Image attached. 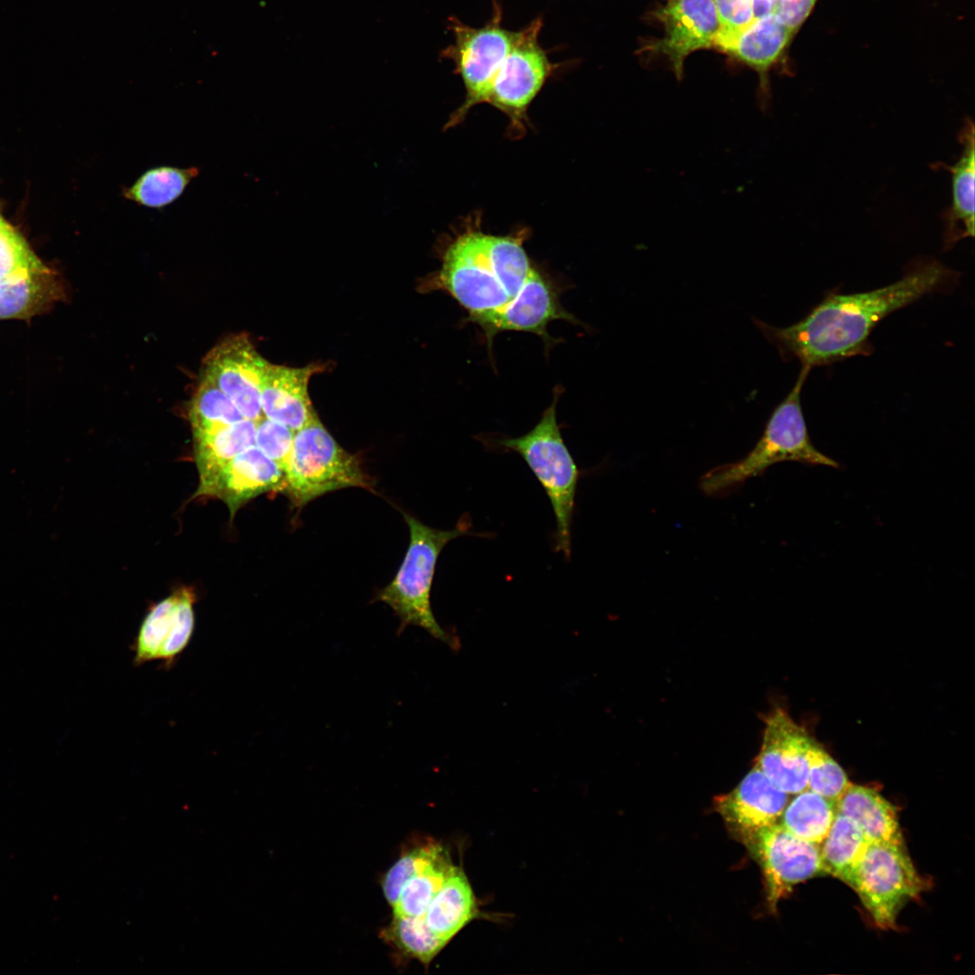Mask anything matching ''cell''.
<instances>
[{"mask_svg": "<svg viewBox=\"0 0 975 975\" xmlns=\"http://www.w3.org/2000/svg\"><path fill=\"white\" fill-rule=\"evenodd\" d=\"M959 277L958 272L924 256L912 261L899 280L886 286L850 294L830 293L790 326L775 327L758 319L753 321L784 360L795 358L812 369L869 355L873 350L870 334L881 320L924 296L953 289Z\"/></svg>", "mask_w": 975, "mask_h": 975, "instance_id": "1", "label": "cell"}, {"mask_svg": "<svg viewBox=\"0 0 975 975\" xmlns=\"http://www.w3.org/2000/svg\"><path fill=\"white\" fill-rule=\"evenodd\" d=\"M524 238L488 235L469 226L444 245L440 269L421 289L447 292L469 313V321L493 312L517 294L533 268Z\"/></svg>", "mask_w": 975, "mask_h": 975, "instance_id": "2", "label": "cell"}, {"mask_svg": "<svg viewBox=\"0 0 975 975\" xmlns=\"http://www.w3.org/2000/svg\"><path fill=\"white\" fill-rule=\"evenodd\" d=\"M810 370L802 366L794 386L774 409L760 439L744 458L719 465L701 477L699 484L703 493L712 497L729 495L748 479L764 474L770 466L782 461L840 468L838 461L812 444L807 430L801 393Z\"/></svg>", "mask_w": 975, "mask_h": 975, "instance_id": "3", "label": "cell"}, {"mask_svg": "<svg viewBox=\"0 0 975 975\" xmlns=\"http://www.w3.org/2000/svg\"><path fill=\"white\" fill-rule=\"evenodd\" d=\"M410 542L404 561L392 581L382 589L376 600L388 605L400 620L397 634L407 626H418L452 649L459 641L437 622L431 607V590L438 557L451 540L469 534L470 520L463 515L455 528H432L404 513Z\"/></svg>", "mask_w": 975, "mask_h": 975, "instance_id": "4", "label": "cell"}, {"mask_svg": "<svg viewBox=\"0 0 975 975\" xmlns=\"http://www.w3.org/2000/svg\"><path fill=\"white\" fill-rule=\"evenodd\" d=\"M561 392L559 387L554 390L551 405L531 431L494 442L496 447L518 453L543 488L555 517V550L570 559L579 469L557 422L556 405Z\"/></svg>", "mask_w": 975, "mask_h": 975, "instance_id": "5", "label": "cell"}, {"mask_svg": "<svg viewBox=\"0 0 975 975\" xmlns=\"http://www.w3.org/2000/svg\"><path fill=\"white\" fill-rule=\"evenodd\" d=\"M348 487L371 488L372 483L358 459L336 441L314 412L294 432L282 492L293 506L302 507L322 494Z\"/></svg>", "mask_w": 975, "mask_h": 975, "instance_id": "6", "label": "cell"}, {"mask_svg": "<svg viewBox=\"0 0 975 975\" xmlns=\"http://www.w3.org/2000/svg\"><path fill=\"white\" fill-rule=\"evenodd\" d=\"M502 8L494 1L491 18L481 27L450 18L453 42L441 57L450 60L463 81L466 95L462 105L450 116L446 128L458 125L474 106L485 103L495 77L511 50L517 31L502 25Z\"/></svg>", "mask_w": 975, "mask_h": 975, "instance_id": "7", "label": "cell"}, {"mask_svg": "<svg viewBox=\"0 0 975 975\" xmlns=\"http://www.w3.org/2000/svg\"><path fill=\"white\" fill-rule=\"evenodd\" d=\"M876 924L894 929L900 909L924 888L905 847L870 843L849 884Z\"/></svg>", "mask_w": 975, "mask_h": 975, "instance_id": "8", "label": "cell"}, {"mask_svg": "<svg viewBox=\"0 0 975 975\" xmlns=\"http://www.w3.org/2000/svg\"><path fill=\"white\" fill-rule=\"evenodd\" d=\"M543 19L536 17L517 31L515 42L498 70L486 102L506 114L515 133L525 131L526 111L557 69L539 42Z\"/></svg>", "mask_w": 975, "mask_h": 975, "instance_id": "9", "label": "cell"}, {"mask_svg": "<svg viewBox=\"0 0 975 975\" xmlns=\"http://www.w3.org/2000/svg\"><path fill=\"white\" fill-rule=\"evenodd\" d=\"M563 320L577 324L576 318L567 311L560 301L556 285L535 268H532L517 294L500 309L478 317L470 322L478 325L491 344L494 337L504 331L534 333L546 346L554 342L547 330L549 323Z\"/></svg>", "mask_w": 975, "mask_h": 975, "instance_id": "10", "label": "cell"}, {"mask_svg": "<svg viewBox=\"0 0 975 975\" xmlns=\"http://www.w3.org/2000/svg\"><path fill=\"white\" fill-rule=\"evenodd\" d=\"M750 841L764 870L772 910L794 886L823 873L819 844L796 837L778 822L761 830Z\"/></svg>", "mask_w": 975, "mask_h": 975, "instance_id": "11", "label": "cell"}, {"mask_svg": "<svg viewBox=\"0 0 975 975\" xmlns=\"http://www.w3.org/2000/svg\"><path fill=\"white\" fill-rule=\"evenodd\" d=\"M195 600L192 590L181 588L150 608L133 645L135 664L158 661L172 666L192 637Z\"/></svg>", "mask_w": 975, "mask_h": 975, "instance_id": "12", "label": "cell"}, {"mask_svg": "<svg viewBox=\"0 0 975 975\" xmlns=\"http://www.w3.org/2000/svg\"><path fill=\"white\" fill-rule=\"evenodd\" d=\"M270 362L246 335L233 336L215 347L205 359L204 375L253 421L262 416L260 391Z\"/></svg>", "mask_w": 975, "mask_h": 975, "instance_id": "13", "label": "cell"}, {"mask_svg": "<svg viewBox=\"0 0 975 975\" xmlns=\"http://www.w3.org/2000/svg\"><path fill=\"white\" fill-rule=\"evenodd\" d=\"M652 14L663 24L664 34L644 50L665 55L681 80L684 60L691 53L715 48L719 24L713 1L670 0Z\"/></svg>", "mask_w": 975, "mask_h": 975, "instance_id": "14", "label": "cell"}, {"mask_svg": "<svg viewBox=\"0 0 975 975\" xmlns=\"http://www.w3.org/2000/svg\"><path fill=\"white\" fill-rule=\"evenodd\" d=\"M804 728L781 708L765 720V729L756 766L777 788L788 794L807 789L809 750L812 741Z\"/></svg>", "mask_w": 975, "mask_h": 975, "instance_id": "15", "label": "cell"}, {"mask_svg": "<svg viewBox=\"0 0 975 975\" xmlns=\"http://www.w3.org/2000/svg\"><path fill=\"white\" fill-rule=\"evenodd\" d=\"M788 801V794L754 766L734 790L716 798V808L732 828L750 841L761 830L778 822Z\"/></svg>", "mask_w": 975, "mask_h": 975, "instance_id": "16", "label": "cell"}, {"mask_svg": "<svg viewBox=\"0 0 975 975\" xmlns=\"http://www.w3.org/2000/svg\"><path fill=\"white\" fill-rule=\"evenodd\" d=\"M325 369L312 363L303 367L269 364L260 391L265 417L284 424L293 432L301 429L315 412L308 393L311 377Z\"/></svg>", "mask_w": 975, "mask_h": 975, "instance_id": "17", "label": "cell"}, {"mask_svg": "<svg viewBox=\"0 0 975 975\" xmlns=\"http://www.w3.org/2000/svg\"><path fill=\"white\" fill-rule=\"evenodd\" d=\"M283 469L255 445L223 467L206 495L222 498L234 514L252 497L270 490L283 491Z\"/></svg>", "mask_w": 975, "mask_h": 975, "instance_id": "18", "label": "cell"}, {"mask_svg": "<svg viewBox=\"0 0 975 975\" xmlns=\"http://www.w3.org/2000/svg\"><path fill=\"white\" fill-rule=\"evenodd\" d=\"M962 152L954 164L936 162L952 176V203L942 214L943 249L952 248L961 240L974 236V124L966 117L959 134Z\"/></svg>", "mask_w": 975, "mask_h": 975, "instance_id": "19", "label": "cell"}, {"mask_svg": "<svg viewBox=\"0 0 975 975\" xmlns=\"http://www.w3.org/2000/svg\"><path fill=\"white\" fill-rule=\"evenodd\" d=\"M795 34L775 16L754 21L727 53L756 70L759 75L760 109H769L768 72L776 65Z\"/></svg>", "mask_w": 975, "mask_h": 975, "instance_id": "20", "label": "cell"}, {"mask_svg": "<svg viewBox=\"0 0 975 975\" xmlns=\"http://www.w3.org/2000/svg\"><path fill=\"white\" fill-rule=\"evenodd\" d=\"M836 810L854 821L869 843L905 847L896 808L876 790L850 783Z\"/></svg>", "mask_w": 975, "mask_h": 975, "instance_id": "21", "label": "cell"}, {"mask_svg": "<svg viewBox=\"0 0 975 975\" xmlns=\"http://www.w3.org/2000/svg\"><path fill=\"white\" fill-rule=\"evenodd\" d=\"M256 421L244 419L213 431L194 434L195 457L200 484L206 495L223 467L235 456L255 444Z\"/></svg>", "mask_w": 975, "mask_h": 975, "instance_id": "22", "label": "cell"}, {"mask_svg": "<svg viewBox=\"0 0 975 975\" xmlns=\"http://www.w3.org/2000/svg\"><path fill=\"white\" fill-rule=\"evenodd\" d=\"M477 915L472 888L464 872L455 867L430 902L423 917L428 927L449 942Z\"/></svg>", "mask_w": 975, "mask_h": 975, "instance_id": "23", "label": "cell"}, {"mask_svg": "<svg viewBox=\"0 0 975 975\" xmlns=\"http://www.w3.org/2000/svg\"><path fill=\"white\" fill-rule=\"evenodd\" d=\"M51 273L22 271L0 280V320L29 319L60 296Z\"/></svg>", "mask_w": 975, "mask_h": 975, "instance_id": "24", "label": "cell"}, {"mask_svg": "<svg viewBox=\"0 0 975 975\" xmlns=\"http://www.w3.org/2000/svg\"><path fill=\"white\" fill-rule=\"evenodd\" d=\"M869 844L854 821L837 812L827 836L819 844L823 873L849 885Z\"/></svg>", "mask_w": 975, "mask_h": 975, "instance_id": "25", "label": "cell"}, {"mask_svg": "<svg viewBox=\"0 0 975 975\" xmlns=\"http://www.w3.org/2000/svg\"><path fill=\"white\" fill-rule=\"evenodd\" d=\"M198 174L196 167L156 166L123 187L121 194L137 205L162 209L177 200Z\"/></svg>", "mask_w": 975, "mask_h": 975, "instance_id": "26", "label": "cell"}, {"mask_svg": "<svg viewBox=\"0 0 975 975\" xmlns=\"http://www.w3.org/2000/svg\"><path fill=\"white\" fill-rule=\"evenodd\" d=\"M837 813L835 803L806 789L788 802L780 824L796 837L820 844Z\"/></svg>", "mask_w": 975, "mask_h": 975, "instance_id": "27", "label": "cell"}, {"mask_svg": "<svg viewBox=\"0 0 975 975\" xmlns=\"http://www.w3.org/2000/svg\"><path fill=\"white\" fill-rule=\"evenodd\" d=\"M454 868L449 853L441 848L435 857L404 886L397 902L393 906L394 915H423L430 902Z\"/></svg>", "mask_w": 975, "mask_h": 975, "instance_id": "28", "label": "cell"}, {"mask_svg": "<svg viewBox=\"0 0 975 975\" xmlns=\"http://www.w3.org/2000/svg\"><path fill=\"white\" fill-rule=\"evenodd\" d=\"M381 933L385 941L404 954L425 965L448 943L428 927L423 915H394L391 923Z\"/></svg>", "mask_w": 975, "mask_h": 975, "instance_id": "29", "label": "cell"}, {"mask_svg": "<svg viewBox=\"0 0 975 975\" xmlns=\"http://www.w3.org/2000/svg\"><path fill=\"white\" fill-rule=\"evenodd\" d=\"M190 419L193 433H204L246 419L211 380L203 376L193 397Z\"/></svg>", "mask_w": 975, "mask_h": 975, "instance_id": "30", "label": "cell"}, {"mask_svg": "<svg viewBox=\"0 0 975 975\" xmlns=\"http://www.w3.org/2000/svg\"><path fill=\"white\" fill-rule=\"evenodd\" d=\"M850 782L841 766L815 739L809 750V775L807 789L835 803L845 792Z\"/></svg>", "mask_w": 975, "mask_h": 975, "instance_id": "31", "label": "cell"}, {"mask_svg": "<svg viewBox=\"0 0 975 975\" xmlns=\"http://www.w3.org/2000/svg\"><path fill=\"white\" fill-rule=\"evenodd\" d=\"M22 271L51 273L20 234L0 216V280Z\"/></svg>", "mask_w": 975, "mask_h": 975, "instance_id": "32", "label": "cell"}, {"mask_svg": "<svg viewBox=\"0 0 975 975\" xmlns=\"http://www.w3.org/2000/svg\"><path fill=\"white\" fill-rule=\"evenodd\" d=\"M718 19L715 48L728 53L755 21L753 0H712Z\"/></svg>", "mask_w": 975, "mask_h": 975, "instance_id": "33", "label": "cell"}, {"mask_svg": "<svg viewBox=\"0 0 975 975\" xmlns=\"http://www.w3.org/2000/svg\"><path fill=\"white\" fill-rule=\"evenodd\" d=\"M442 847L432 843L414 848L404 853L385 872L382 878V890L387 903L393 907L406 882L422 869Z\"/></svg>", "mask_w": 975, "mask_h": 975, "instance_id": "34", "label": "cell"}, {"mask_svg": "<svg viewBox=\"0 0 975 975\" xmlns=\"http://www.w3.org/2000/svg\"><path fill=\"white\" fill-rule=\"evenodd\" d=\"M294 432L264 415L256 421L255 446L284 471L293 443Z\"/></svg>", "mask_w": 975, "mask_h": 975, "instance_id": "35", "label": "cell"}, {"mask_svg": "<svg viewBox=\"0 0 975 975\" xmlns=\"http://www.w3.org/2000/svg\"><path fill=\"white\" fill-rule=\"evenodd\" d=\"M817 0H753L755 21L775 16L797 33L813 10Z\"/></svg>", "mask_w": 975, "mask_h": 975, "instance_id": "36", "label": "cell"}, {"mask_svg": "<svg viewBox=\"0 0 975 975\" xmlns=\"http://www.w3.org/2000/svg\"><path fill=\"white\" fill-rule=\"evenodd\" d=\"M668 1H670V0H668Z\"/></svg>", "mask_w": 975, "mask_h": 975, "instance_id": "37", "label": "cell"}]
</instances>
